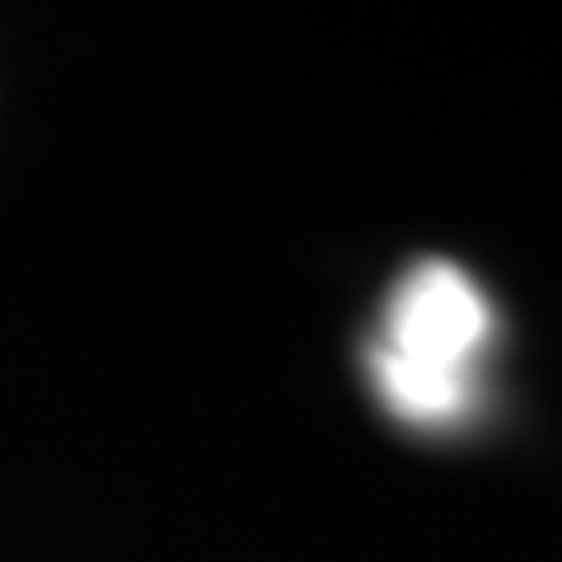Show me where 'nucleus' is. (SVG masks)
<instances>
[{"label":"nucleus","instance_id":"1","mask_svg":"<svg viewBox=\"0 0 562 562\" xmlns=\"http://www.w3.org/2000/svg\"><path fill=\"white\" fill-rule=\"evenodd\" d=\"M497 333L483 286L460 262L422 258L403 272L366 347L380 403L408 427H454L479 403V366Z\"/></svg>","mask_w":562,"mask_h":562}]
</instances>
